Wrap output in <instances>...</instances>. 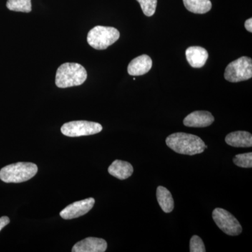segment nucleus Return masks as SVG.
I'll list each match as a JSON object with an SVG mask.
<instances>
[{
    "label": "nucleus",
    "instance_id": "f257e3e1",
    "mask_svg": "<svg viewBox=\"0 0 252 252\" xmlns=\"http://www.w3.org/2000/svg\"><path fill=\"white\" fill-rule=\"evenodd\" d=\"M166 144L176 153L193 156L203 153L205 144L200 137L185 132H176L167 137Z\"/></svg>",
    "mask_w": 252,
    "mask_h": 252
},
{
    "label": "nucleus",
    "instance_id": "f03ea898",
    "mask_svg": "<svg viewBox=\"0 0 252 252\" xmlns=\"http://www.w3.org/2000/svg\"><path fill=\"white\" fill-rule=\"evenodd\" d=\"M87 79V72L80 64L66 63L57 69L56 76V86L61 89L80 86Z\"/></svg>",
    "mask_w": 252,
    "mask_h": 252
},
{
    "label": "nucleus",
    "instance_id": "7ed1b4c3",
    "mask_svg": "<svg viewBox=\"0 0 252 252\" xmlns=\"http://www.w3.org/2000/svg\"><path fill=\"white\" fill-rule=\"evenodd\" d=\"M38 167L32 162H19L6 165L0 170V180L5 183H21L31 180L37 173Z\"/></svg>",
    "mask_w": 252,
    "mask_h": 252
},
{
    "label": "nucleus",
    "instance_id": "20e7f679",
    "mask_svg": "<svg viewBox=\"0 0 252 252\" xmlns=\"http://www.w3.org/2000/svg\"><path fill=\"white\" fill-rule=\"evenodd\" d=\"M120 37V32L116 28L97 26L88 33L87 41L94 49L104 50L112 45Z\"/></svg>",
    "mask_w": 252,
    "mask_h": 252
},
{
    "label": "nucleus",
    "instance_id": "39448f33",
    "mask_svg": "<svg viewBox=\"0 0 252 252\" xmlns=\"http://www.w3.org/2000/svg\"><path fill=\"white\" fill-rule=\"evenodd\" d=\"M225 80L232 83L247 81L252 77V60L243 56L228 64L225 68Z\"/></svg>",
    "mask_w": 252,
    "mask_h": 252
},
{
    "label": "nucleus",
    "instance_id": "423d86ee",
    "mask_svg": "<svg viewBox=\"0 0 252 252\" xmlns=\"http://www.w3.org/2000/svg\"><path fill=\"white\" fill-rule=\"evenodd\" d=\"M102 130V126L98 123L87 121L68 122L63 124L61 127V132L63 135L71 137L94 135Z\"/></svg>",
    "mask_w": 252,
    "mask_h": 252
},
{
    "label": "nucleus",
    "instance_id": "0eeeda50",
    "mask_svg": "<svg viewBox=\"0 0 252 252\" xmlns=\"http://www.w3.org/2000/svg\"><path fill=\"white\" fill-rule=\"evenodd\" d=\"M215 223L225 234L237 236L242 233L243 228L238 220L227 210L216 208L212 212Z\"/></svg>",
    "mask_w": 252,
    "mask_h": 252
},
{
    "label": "nucleus",
    "instance_id": "6e6552de",
    "mask_svg": "<svg viewBox=\"0 0 252 252\" xmlns=\"http://www.w3.org/2000/svg\"><path fill=\"white\" fill-rule=\"evenodd\" d=\"M94 199L89 198L75 202L63 209L60 215L64 220H72L83 216L94 206Z\"/></svg>",
    "mask_w": 252,
    "mask_h": 252
},
{
    "label": "nucleus",
    "instance_id": "1a4fd4ad",
    "mask_svg": "<svg viewBox=\"0 0 252 252\" xmlns=\"http://www.w3.org/2000/svg\"><path fill=\"white\" fill-rule=\"evenodd\" d=\"M107 248V243L103 239L87 238L78 242L73 247V252H104Z\"/></svg>",
    "mask_w": 252,
    "mask_h": 252
},
{
    "label": "nucleus",
    "instance_id": "9d476101",
    "mask_svg": "<svg viewBox=\"0 0 252 252\" xmlns=\"http://www.w3.org/2000/svg\"><path fill=\"white\" fill-rule=\"evenodd\" d=\"M215 118L207 111H195L184 119V125L187 127H205L211 125Z\"/></svg>",
    "mask_w": 252,
    "mask_h": 252
},
{
    "label": "nucleus",
    "instance_id": "9b49d317",
    "mask_svg": "<svg viewBox=\"0 0 252 252\" xmlns=\"http://www.w3.org/2000/svg\"><path fill=\"white\" fill-rule=\"evenodd\" d=\"M152 60L147 55H142L132 60L127 66V72L131 76H142L148 73L152 67Z\"/></svg>",
    "mask_w": 252,
    "mask_h": 252
},
{
    "label": "nucleus",
    "instance_id": "f8f14e48",
    "mask_svg": "<svg viewBox=\"0 0 252 252\" xmlns=\"http://www.w3.org/2000/svg\"><path fill=\"white\" fill-rule=\"evenodd\" d=\"M186 57L190 66L201 68L205 65L209 54L206 49L200 46H190L186 51Z\"/></svg>",
    "mask_w": 252,
    "mask_h": 252
},
{
    "label": "nucleus",
    "instance_id": "ddd939ff",
    "mask_svg": "<svg viewBox=\"0 0 252 252\" xmlns=\"http://www.w3.org/2000/svg\"><path fill=\"white\" fill-rule=\"evenodd\" d=\"M225 141L233 147H252V135L246 131H235L228 134Z\"/></svg>",
    "mask_w": 252,
    "mask_h": 252
},
{
    "label": "nucleus",
    "instance_id": "4468645a",
    "mask_svg": "<svg viewBox=\"0 0 252 252\" xmlns=\"http://www.w3.org/2000/svg\"><path fill=\"white\" fill-rule=\"evenodd\" d=\"M109 173L121 180L129 178L133 173V167L130 162L116 160L108 168Z\"/></svg>",
    "mask_w": 252,
    "mask_h": 252
},
{
    "label": "nucleus",
    "instance_id": "2eb2a0df",
    "mask_svg": "<svg viewBox=\"0 0 252 252\" xmlns=\"http://www.w3.org/2000/svg\"><path fill=\"white\" fill-rule=\"evenodd\" d=\"M158 203L161 207L162 211L170 213L173 210L175 203L170 190L163 187H158L157 190Z\"/></svg>",
    "mask_w": 252,
    "mask_h": 252
},
{
    "label": "nucleus",
    "instance_id": "dca6fc26",
    "mask_svg": "<svg viewBox=\"0 0 252 252\" xmlns=\"http://www.w3.org/2000/svg\"><path fill=\"white\" fill-rule=\"evenodd\" d=\"M186 9L193 14H204L212 9L210 0H183Z\"/></svg>",
    "mask_w": 252,
    "mask_h": 252
},
{
    "label": "nucleus",
    "instance_id": "f3484780",
    "mask_svg": "<svg viewBox=\"0 0 252 252\" xmlns=\"http://www.w3.org/2000/svg\"><path fill=\"white\" fill-rule=\"evenodd\" d=\"M6 7L11 11L30 13L32 11L31 0H7Z\"/></svg>",
    "mask_w": 252,
    "mask_h": 252
},
{
    "label": "nucleus",
    "instance_id": "a211bd4d",
    "mask_svg": "<svg viewBox=\"0 0 252 252\" xmlns=\"http://www.w3.org/2000/svg\"><path fill=\"white\" fill-rule=\"evenodd\" d=\"M233 162L237 166L251 168L252 167V153L238 154L233 159Z\"/></svg>",
    "mask_w": 252,
    "mask_h": 252
},
{
    "label": "nucleus",
    "instance_id": "6ab92c4d",
    "mask_svg": "<svg viewBox=\"0 0 252 252\" xmlns=\"http://www.w3.org/2000/svg\"><path fill=\"white\" fill-rule=\"evenodd\" d=\"M140 3L141 8L145 16H153L157 9L158 0H137Z\"/></svg>",
    "mask_w": 252,
    "mask_h": 252
},
{
    "label": "nucleus",
    "instance_id": "aec40b11",
    "mask_svg": "<svg viewBox=\"0 0 252 252\" xmlns=\"http://www.w3.org/2000/svg\"><path fill=\"white\" fill-rule=\"evenodd\" d=\"M190 252H205V245L202 239L198 235H193L190 240Z\"/></svg>",
    "mask_w": 252,
    "mask_h": 252
},
{
    "label": "nucleus",
    "instance_id": "412c9836",
    "mask_svg": "<svg viewBox=\"0 0 252 252\" xmlns=\"http://www.w3.org/2000/svg\"><path fill=\"white\" fill-rule=\"evenodd\" d=\"M10 220L9 217H2L0 218V231H1L2 228H4L6 225L9 224Z\"/></svg>",
    "mask_w": 252,
    "mask_h": 252
},
{
    "label": "nucleus",
    "instance_id": "4be33fe9",
    "mask_svg": "<svg viewBox=\"0 0 252 252\" xmlns=\"http://www.w3.org/2000/svg\"><path fill=\"white\" fill-rule=\"evenodd\" d=\"M245 27L247 31L252 32V18H249L245 23Z\"/></svg>",
    "mask_w": 252,
    "mask_h": 252
}]
</instances>
